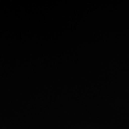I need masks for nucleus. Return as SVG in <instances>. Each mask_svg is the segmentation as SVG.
Segmentation results:
<instances>
[]
</instances>
